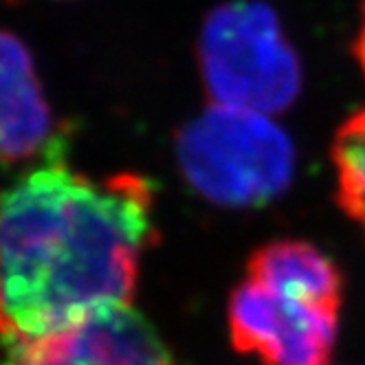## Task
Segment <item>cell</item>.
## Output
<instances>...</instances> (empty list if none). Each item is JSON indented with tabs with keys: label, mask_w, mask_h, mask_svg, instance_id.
Instances as JSON below:
<instances>
[{
	"label": "cell",
	"mask_w": 365,
	"mask_h": 365,
	"mask_svg": "<svg viewBox=\"0 0 365 365\" xmlns=\"http://www.w3.org/2000/svg\"><path fill=\"white\" fill-rule=\"evenodd\" d=\"M152 214L139 174L91 178L62 159L24 170L0 194V330L44 336L130 306Z\"/></svg>",
	"instance_id": "1"
},
{
	"label": "cell",
	"mask_w": 365,
	"mask_h": 365,
	"mask_svg": "<svg viewBox=\"0 0 365 365\" xmlns=\"http://www.w3.org/2000/svg\"><path fill=\"white\" fill-rule=\"evenodd\" d=\"M176 161L190 187L210 202L255 207L289 190L295 148L271 115L212 103L182 125Z\"/></svg>",
	"instance_id": "2"
},
{
	"label": "cell",
	"mask_w": 365,
	"mask_h": 365,
	"mask_svg": "<svg viewBox=\"0 0 365 365\" xmlns=\"http://www.w3.org/2000/svg\"><path fill=\"white\" fill-rule=\"evenodd\" d=\"M200 73L214 103L275 115L302 88V66L279 18L259 0H231L207 16Z\"/></svg>",
	"instance_id": "3"
},
{
	"label": "cell",
	"mask_w": 365,
	"mask_h": 365,
	"mask_svg": "<svg viewBox=\"0 0 365 365\" xmlns=\"http://www.w3.org/2000/svg\"><path fill=\"white\" fill-rule=\"evenodd\" d=\"M227 322L233 348L262 365H326L336 344L339 310L247 277L231 293Z\"/></svg>",
	"instance_id": "4"
},
{
	"label": "cell",
	"mask_w": 365,
	"mask_h": 365,
	"mask_svg": "<svg viewBox=\"0 0 365 365\" xmlns=\"http://www.w3.org/2000/svg\"><path fill=\"white\" fill-rule=\"evenodd\" d=\"M0 365H174V359L133 306H113L44 336L0 330Z\"/></svg>",
	"instance_id": "5"
},
{
	"label": "cell",
	"mask_w": 365,
	"mask_h": 365,
	"mask_svg": "<svg viewBox=\"0 0 365 365\" xmlns=\"http://www.w3.org/2000/svg\"><path fill=\"white\" fill-rule=\"evenodd\" d=\"M62 141L31 51L0 31V170L62 159Z\"/></svg>",
	"instance_id": "6"
},
{
	"label": "cell",
	"mask_w": 365,
	"mask_h": 365,
	"mask_svg": "<svg viewBox=\"0 0 365 365\" xmlns=\"http://www.w3.org/2000/svg\"><path fill=\"white\" fill-rule=\"evenodd\" d=\"M247 277L332 310L341 308L344 277L332 259L302 240H277L257 249L247 267Z\"/></svg>",
	"instance_id": "7"
},
{
	"label": "cell",
	"mask_w": 365,
	"mask_h": 365,
	"mask_svg": "<svg viewBox=\"0 0 365 365\" xmlns=\"http://www.w3.org/2000/svg\"><path fill=\"white\" fill-rule=\"evenodd\" d=\"M332 154L344 210L365 229V108L341 125Z\"/></svg>",
	"instance_id": "8"
},
{
	"label": "cell",
	"mask_w": 365,
	"mask_h": 365,
	"mask_svg": "<svg viewBox=\"0 0 365 365\" xmlns=\"http://www.w3.org/2000/svg\"><path fill=\"white\" fill-rule=\"evenodd\" d=\"M356 56H359V62H361L363 73H365V16H363V22H361L359 40H356Z\"/></svg>",
	"instance_id": "9"
}]
</instances>
